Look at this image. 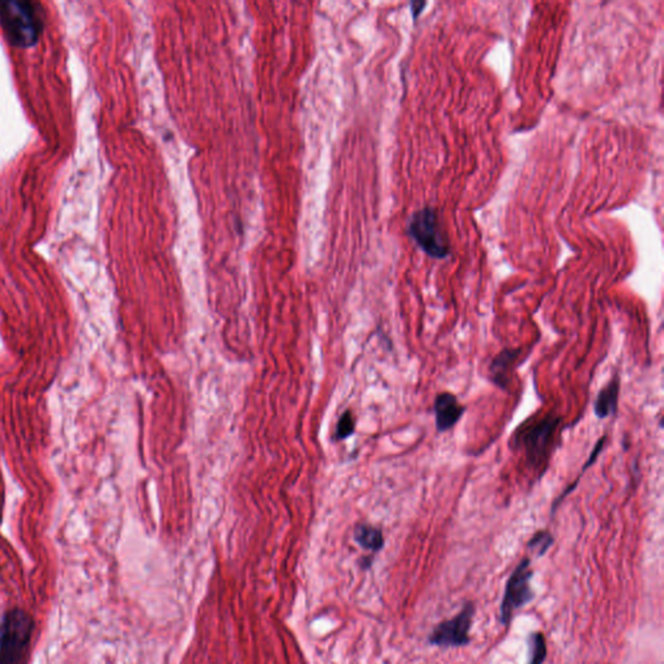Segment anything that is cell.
Masks as SVG:
<instances>
[{
	"instance_id": "cell-8",
	"label": "cell",
	"mask_w": 664,
	"mask_h": 664,
	"mask_svg": "<svg viewBox=\"0 0 664 664\" xmlns=\"http://www.w3.org/2000/svg\"><path fill=\"white\" fill-rule=\"evenodd\" d=\"M520 354V349H509L506 348L501 353L497 354L489 366V378L496 386L501 387L502 389L507 388L510 374L513 371L515 361Z\"/></svg>"
},
{
	"instance_id": "cell-3",
	"label": "cell",
	"mask_w": 664,
	"mask_h": 664,
	"mask_svg": "<svg viewBox=\"0 0 664 664\" xmlns=\"http://www.w3.org/2000/svg\"><path fill=\"white\" fill-rule=\"evenodd\" d=\"M560 419L558 417H547L529 423L525 429H518L513 444L518 448L525 449L527 460L532 466H540L549 454V447L553 439L554 431Z\"/></svg>"
},
{
	"instance_id": "cell-7",
	"label": "cell",
	"mask_w": 664,
	"mask_h": 664,
	"mask_svg": "<svg viewBox=\"0 0 664 664\" xmlns=\"http://www.w3.org/2000/svg\"><path fill=\"white\" fill-rule=\"evenodd\" d=\"M433 411L436 417V429L439 432H445L458 423L466 409L454 395L442 392L435 398Z\"/></svg>"
},
{
	"instance_id": "cell-1",
	"label": "cell",
	"mask_w": 664,
	"mask_h": 664,
	"mask_svg": "<svg viewBox=\"0 0 664 664\" xmlns=\"http://www.w3.org/2000/svg\"><path fill=\"white\" fill-rule=\"evenodd\" d=\"M43 10L39 3L28 0H0V26L8 43L29 48L38 43L43 32Z\"/></svg>"
},
{
	"instance_id": "cell-4",
	"label": "cell",
	"mask_w": 664,
	"mask_h": 664,
	"mask_svg": "<svg viewBox=\"0 0 664 664\" xmlns=\"http://www.w3.org/2000/svg\"><path fill=\"white\" fill-rule=\"evenodd\" d=\"M409 234L429 257H448L449 248L442 237L436 213L432 208L420 209L413 215L409 224Z\"/></svg>"
},
{
	"instance_id": "cell-10",
	"label": "cell",
	"mask_w": 664,
	"mask_h": 664,
	"mask_svg": "<svg viewBox=\"0 0 664 664\" xmlns=\"http://www.w3.org/2000/svg\"><path fill=\"white\" fill-rule=\"evenodd\" d=\"M354 538L361 547L371 551H379L384 545V537L382 531L373 525H358L354 531Z\"/></svg>"
},
{
	"instance_id": "cell-9",
	"label": "cell",
	"mask_w": 664,
	"mask_h": 664,
	"mask_svg": "<svg viewBox=\"0 0 664 664\" xmlns=\"http://www.w3.org/2000/svg\"><path fill=\"white\" fill-rule=\"evenodd\" d=\"M619 388L621 382L618 378H614L607 386L600 389L598 396L594 401V414L598 419H606L616 413L618 398H619Z\"/></svg>"
},
{
	"instance_id": "cell-2",
	"label": "cell",
	"mask_w": 664,
	"mask_h": 664,
	"mask_svg": "<svg viewBox=\"0 0 664 664\" xmlns=\"http://www.w3.org/2000/svg\"><path fill=\"white\" fill-rule=\"evenodd\" d=\"M34 623L21 609L7 611L0 619V664H25L29 656Z\"/></svg>"
},
{
	"instance_id": "cell-5",
	"label": "cell",
	"mask_w": 664,
	"mask_h": 664,
	"mask_svg": "<svg viewBox=\"0 0 664 664\" xmlns=\"http://www.w3.org/2000/svg\"><path fill=\"white\" fill-rule=\"evenodd\" d=\"M531 560L525 558L516 566L506 584L504 600L501 605V621L504 625L510 624L515 611L523 607L525 603L534 598V593L531 589Z\"/></svg>"
},
{
	"instance_id": "cell-6",
	"label": "cell",
	"mask_w": 664,
	"mask_h": 664,
	"mask_svg": "<svg viewBox=\"0 0 664 664\" xmlns=\"http://www.w3.org/2000/svg\"><path fill=\"white\" fill-rule=\"evenodd\" d=\"M473 614H475L473 603L467 602L456 618L442 621L432 631L429 636V643L442 647L467 645L470 643L469 632L471 628Z\"/></svg>"
},
{
	"instance_id": "cell-12",
	"label": "cell",
	"mask_w": 664,
	"mask_h": 664,
	"mask_svg": "<svg viewBox=\"0 0 664 664\" xmlns=\"http://www.w3.org/2000/svg\"><path fill=\"white\" fill-rule=\"evenodd\" d=\"M553 541L554 540H553V536L550 532L540 531L531 538V541L528 543V547L532 551H536L537 556H544L547 553V549L551 547Z\"/></svg>"
},
{
	"instance_id": "cell-13",
	"label": "cell",
	"mask_w": 664,
	"mask_h": 664,
	"mask_svg": "<svg viewBox=\"0 0 664 664\" xmlns=\"http://www.w3.org/2000/svg\"><path fill=\"white\" fill-rule=\"evenodd\" d=\"M354 426H355V422H354L353 414L351 411H345L338 422L336 438L339 440L346 439L353 433Z\"/></svg>"
},
{
	"instance_id": "cell-11",
	"label": "cell",
	"mask_w": 664,
	"mask_h": 664,
	"mask_svg": "<svg viewBox=\"0 0 664 664\" xmlns=\"http://www.w3.org/2000/svg\"><path fill=\"white\" fill-rule=\"evenodd\" d=\"M531 661L529 664H543L547 658V641L543 633L531 636Z\"/></svg>"
}]
</instances>
